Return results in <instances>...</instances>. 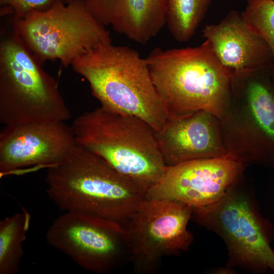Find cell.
I'll return each mask as SVG.
<instances>
[{"mask_svg": "<svg viewBox=\"0 0 274 274\" xmlns=\"http://www.w3.org/2000/svg\"><path fill=\"white\" fill-rule=\"evenodd\" d=\"M168 117L205 111L221 116L233 75L209 40L184 48H156L146 58Z\"/></svg>", "mask_w": 274, "mask_h": 274, "instance_id": "3", "label": "cell"}, {"mask_svg": "<svg viewBox=\"0 0 274 274\" xmlns=\"http://www.w3.org/2000/svg\"><path fill=\"white\" fill-rule=\"evenodd\" d=\"M30 220V214L22 208L0 221V274L18 272Z\"/></svg>", "mask_w": 274, "mask_h": 274, "instance_id": "15", "label": "cell"}, {"mask_svg": "<svg viewBox=\"0 0 274 274\" xmlns=\"http://www.w3.org/2000/svg\"><path fill=\"white\" fill-rule=\"evenodd\" d=\"M88 82L100 106L138 117L156 132L168 117L146 59L139 53L112 42L91 48L72 64Z\"/></svg>", "mask_w": 274, "mask_h": 274, "instance_id": "2", "label": "cell"}, {"mask_svg": "<svg viewBox=\"0 0 274 274\" xmlns=\"http://www.w3.org/2000/svg\"><path fill=\"white\" fill-rule=\"evenodd\" d=\"M64 3L68 4L76 0H61Z\"/></svg>", "mask_w": 274, "mask_h": 274, "instance_id": "20", "label": "cell"}, {"mask_svg": "<svg viewBox=\"0 0 274 274\" xmlns=\"http://www.w3.org/2000/svg\"><path fill=\"white\" fill-rule=\"evenodd\" d=\"M192 216L221 235L238 261L259 271L274 272V251L265 228L244 195L230 189L217 202L193 209Z\"/></svg>", "mask_w": 274, "mask_h": 274, "instance_id": "9", "label": "cell"}, {"mask_svg": "<svg viewBox=\"0 0 274 274\" xmlns=\"http://www.w3.org/2000/svg\"><path fill=\"white\" fill-rule=\"evenodd\" d=\"M247 1H248V0H246Z\"/></svg>", "mask_w": 274, "mask_h": 274, "instance_id": "21", "label": "cell"}, {"mask_svg": "<svg viewBox=\"0 0 274 274\" xmlns=\"http://www.w3.org/2000/svg\"><path fill=\"white\" fill-rule=\"evenodd\" d=\"M71 126L77 144L104 159L145 195L166 169L156 131L138 117L100 106L78 116Z\"/></svg>", "mask_w": 274, "mask_h": 274, "instance_id": "4", "label": "cell"}, {"mask_svg": "<svg viewBox=\"0 0 274 274\" xmlns=\"http://www.w3.org/2000/svg\"><path fill=\"white\" fill-rule=\"evenodd\" d=\"M46 192L62 212L88 214L124 228L145 194L100 157L76 144L47 168Z\"/></svg>", "mask_w": 274, "mask_h": 274, "instance_id": "1", "label": "cell"}, {"mask_svg": "<svg viewBox=\"0 0 274 274\" xmlns=\"http://www.w3.org/2000/svg\"><path fill=\"white\" fill-rule=\"evenodd\" d=\"M12 20L25 46L42 65L59 60L68 66L86 51L112 42L109 31L84 0L68 4L56 0L47 10H34L23 19Z\"/></svg>", "mask_w": 274, "mask_h": 274, "instance_id": "6", "label": "cell"}, {"mask_svg": "<svg viewBox=\"0 0 274 274\" xmlns=\"http://www.w3.org/2000/svg\"><path fill=\"white\" fill-rule=\"evenodd\" d=\"M213 0H166V25L176 41L185 42L194 35Z\"/></svg>", "mask_w": 274, "mask_h": 274, "instance_id": "16", "label": "cell"}, {"mask_svg": "<svg viewBox=\"0 0 274 274\" xmlns=\"http://www.w3.org/2000/svg\"><path fill=\"white\" fill-rule=\"evenodd\" d=\"M22 41L12 20L0 39V122L3 125L66 121L71 112L57 81Z\"/></svg>", "mask_w": 274, "mask_h": 274, "instance_id": "5", "label": "cell"}, {"mask_svg": "<svg viewBox=\"0 0 274 274\" xmlns=\"http://www.w3.org/2000/svg\"><path fill=\"white\" fill-rule=\"evenodd\" d=\"M247 91L252 115L263 133L274 145V93L258 81L252 82Z\"/></svg>", "mask_w": 274, "mask_h": 274, "instance_id": "17", "label": "cell"}, {"mask_svg": "<svg viewBox=\"0 0 274 274\" xmlns=\"http://www.w3.org/2000/svg\"><path fill=\"white\" fill-rule=\"evenodd\" d=\"M101 24L144 44L166 25V0H84Z\"/></svg>", "mask_w": 274, "mask_h": 274, "instance_id": "14", "label": "cell"}, {"mask_svg": "<svg viewBox=\"0 0 274 274\" xmlns=\"http://www.w3.org/2000/svg\"><path fill=\"white\" fill-rule=\"evenodd\" d=\"M76 144L72 126L65 121L3 125L1 176L32 166L48 168L61 161Z\"/></svg>", "mask_w": 274, "mask_h": 274, "instance_id": "11", "label": "cell"}, {"mask_svg": "<svg viewBox=\"0 0 274 274\" xmlns=\"http://www.w3.org/2000/svg\"><path fill=\"white\" fill-rule=\"evenodd\" d=\"M211 115L197 111L168 118L156 133L166 166L226 154Z\"/></svg>", "mask_w": 274, "mask_h": 274, "instance_id": "13", "label": "cell"}, {"mask_svg": "<svg viewBox=\"0 0 274 274\" xmlns=\"http://www.w3.org/2000/svg\"><path fill=\"white\" fill-rule=\"evenodd\" d=\"M56 0H0V6L10 9L13 18L21 19L34 10L45 11Z\"/></svg>", "mask_w": 274, "mask_h": 274, "instance_id": "19", "label": "cell"}, {"mask_svg": "<svg viewBox=\"0 0 274 274\" xmlns=\"http://www.w3.org/2000/svg\"><path fill=\"white\" fill-rule=\"evenodd\" d=\"M240 168L239 162L230 153L167 166L145 198L176 201L192 209L207 207L226 194Z\"/></svg>", "mask_w": 274, "mask_h": 274, "instance_id": "10", "label": "cell"}, {"mask_svg": "<svg viewBox=\"0 0 274 274\" xmlns=\"http://www.w3.org/2000/svg\"><path fill=\"white\" fill-rule=\"evenodd\" d=\"M202 32L219 60L234 78L273 66L268 45L236 10L230 11L218 24L206 25Z\"/></svg>", "mask_w": 274, "mask_h": 274, "instance_id": "12", "label": "cell"}, {"mask_svg": "<svg viewBox=\"0 0 274 274\" xmlns=\"http://www.w3.org/2000/svg\"><path fill=\"white\" fill-rule=\"evenodd\" d=\"M242 14L249 26L266 42L274 67V0H248Z\"/></svg>", "mask_w": 274, "mask_h": 274, "instance_id": "18", "label": "cell"}, {"mask_svg": "<svg viewBox=\"0 0 274 274\" xmlns=\"http://www.w3.org/2000/svg\"><path fill=\"white\" fill-rule=\"evenodd\" d=\"M46 240L87 270L105 274L128 257L125 228L88 214L65 212L49 227Z\"/></svg>", "mask_w": 274, "mask_h": 274, "instance_id": "8", "label": "cell"}, {"mask_svg": "<svg viewBox=\"0 0 274 274\" xmlns=\"http://www.w3.org/2000/svg\"><path fill=\"white\" fill-rule=\"evenodd\" d=\"M192 212L180 202L144 199L125 227L128 257L136 273H153L163 258L189 248L193 236L187 226Z\"/></svg>", "mask_w": 274, "mask_h": 274, "instance_id": "7", "label": "cell"}]
</instances>
